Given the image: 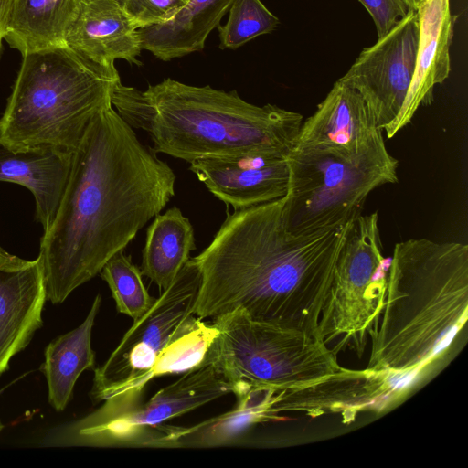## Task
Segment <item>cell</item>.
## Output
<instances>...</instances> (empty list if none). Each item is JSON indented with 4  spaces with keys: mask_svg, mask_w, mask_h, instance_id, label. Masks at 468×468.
<instances>
[{
    "mask_svg": "<svg viewBox=\"0 0 468 468\" xmlns=\"http://www.w3.org/2000/svg\"><path fill=\"white\" fill-rule=\"evenodd\" d=\"M199 284L197 266L190 258L151 309L133 321L108 359L94 369L93 401L139 398L154 378L189 369L186 335L199 319L193 312Z\"/></svg>",
    "mask_w": 468,
    "mask_h": 468,
    "instance_id": "obj_7",
    "label": "cell"
},
{
    "mask_svg": "<svg viewBox=\"0 0 468 468\" xmlns=\"http://www.w3.org/2000/svg\"><path fill=\"white\" fill-rule=\"evenodd\" d=\"M196 249L194 229L181 210L174 207L156 215L146 231L142 254V274L166 290Z\"/></svg>",
    "mask_w": 468,
    "mask_h": 468,
    "instance_id": "obj_22",
    "label": "cell"
},
{
    "mask_svg": "<svg viewBox=\"0 0 468 468\" xmlns=\"http://www.w3.org/2000/svg\"><path fill=\"white\" fill-rule=\"evenodd\" d=\"M229 13L227 23L218 26L221 49H236L279 25V19L261 0H234Z\"/></svg>",
    "mask_w": 468,
    "mask_h": 468,
    "instance_id": "obj_24",
    "label": "cell"
},
{
    "mask_svg": "<svg viewBox=\"0 0 468 468\" xmlns=\"http://www.w3.org/2000/svg\"><path fill=\"white\" fill-rule=\"evenodd\" d=\"M46 301L39 257L25 260L0 246V376L43 325Z\"/></svg>",
    "mask_w": 468,
    "mask_h": 468,
    "instance_id": "obj_13",
    "label": "cell"
},
{
    "mask_svg": "<svg viewBox=\"0 0 468 468\" xmlns=\"http://www.w3.org/2000/svg\"><path fill=\"white\" fill-rule=\"evenodd\" d=\"M176 175L111 104L72 154L56 217L40 239L47 301L63 303L123 251L175 196Z\"/></svg>",
    "mask_w": 468,
    "mask_h": 468,
    "instance_id": "obj_1",
    "label": "cell"
},
{
    "mask_svg": "<svg viewBox=\"0 0 468 468\" xmlns=\"http://www.w3.org/2000/svg\"><path fill=\"white\" fill-rule=\"evenodd\" d=\"M111 103L132 128L150 135L157 154L189 164L244 155L286 158L303 123L299 112L251 104L236 90L192 86L170 78L144 91L120 81Z\"/></svg>",
    "mask_w": 468,
    "mask_h": 468,
    "instance_id": "obj_3",
    "label": "cell"
},
{
    "mask_svg": "<svg viewBox=\"0 0 468 468\" xmlns=\"http://www.w3.org/2000/svg\"><path fill=\"white\" fill-rule=\"evenodd\" d=\"M283 197L228 213L193 258L200 275L196 316L239 309L255 321L321 335L322 308L355 218L294 235L283 225Z\"/></svg>",
    "mask_w": 468,
    "mask_h": 468,
    "instance_id": "obj_2",
    "label": "cell"
},
{
    "mask_svg": "<svg viewBox=\"0 0 468 468\" xmlns=\"http://www.w3.org/2000/svg\"><path fill=\"white\" fill-rule=\"evenodd\" d=\"M359 164L389 154L383 131L362 96L341 79L303 121L293 148Z\"/></svg>",
    "mask_w": 468,
    "mask_h": 468,
    "instance_id": "obj_12",
    "label": "cell"
},
{
    "mask_svg": "<svg viewBox=\"0 0 468 468\" xmlns=\"http://www.w3.org/2000/svg\"><path fill=\"white\" fill-rule=\"evenodd\" d=\"M4 429V425L0 423V431Z\"/></svg>",
    "mask_w": 468,
    "mask_h": 468,
    "instance_id": "obj_29",
    "label": "cell"
},
{
    "mask_svg": "<svg viewBox=\"0 0 468 468\" xmlns=\"http://www.w3.org/2000/svg\"><path fill=\"white\" fill-rule=\"evenodd\" d=\"M383 256L378 212L360 214L351 223L340 250L318 324L327 344L336 337H364L384 306L390 262Z\"/></svg>",
    "mask_w": 468,
    "mask_h": 468,
    "instance_id": "obj_10",
    "label": "cell"
},
{
    "mask_svg": "<svg viewBox=\"0 0 468 468\" xmlns=\"http://www.w3.org/2000/svg\"><path fill=\"white\" fill-rule=\"evenodd\" d=\"M66 45L101 66L113 67L117 59L142 65L138 28L116 0H82Z\"/></svg>",
    "mask_w": 468,
    "mask_h": 468,
    "instance_id": "obj_17",
    "label": "cell"
},
{
    "mask_svg": "<svg viewBox=\"0 0 468 468\" xmlns=\"http://www.w3.org/2000/svg\"><path fill=\"white\" fill-rule=\"evenodd\" d=\"M212 320L218 335L208 359L236 397L251 388H303L344 369L319 334L255 321L239 309Z\"/></svg>",
    "mask_w": 468,
    "mask_h": 468,
    "instance_id": "obj_6",
    "label": "cell"
},
{
    "mask_svg": "<svg viewBox=\"0 0 468 468\" xmlns=\"http://www.w3.org/2000/svg\"><path fill=\"white\" fill-rule=\"evenodd\" d=\"M232 386L211 360L185 372L147 401L113 397L93 412L54 432L59 446H143L150 431L226 394Z\"/></svg>",
    "mask_w": 468,
    "mask_h": 468,
    "instance_id": "obj_9",
    "label": "cell"
},
{
    "mask_svg": "<svg viewBox=\"0 0 468 468\" xmlns=\"http://www.w3.org/2000/svg\"><path fill=\"white\" fill-rule=\"evenodd\" d=\"M234 0H188L168 22L138 29L142 49L169 61L202 51Z\"/></svg>",
    "mask_w": 468,
    "mask_h": 468,
    "instance_id": "obj_19",
    "label": "cell"
},
{
    "mask_svg": "<svg viewBox=\"0 0 468 468\" xmlns=\"http://www.w3.org/2000/svg\"><path fill=\"white\" fill-rule=\"evenodd\" d=\"M73 153L50 147L12 150L0 144V181L27 187L43 233L51 226L69 180Z\"/></svg>",
    "mask_w": 468,
    "mask_h": 468,
    "instance_id": "obj_18",
    "label": "cell"
},
{
    "mask_svg": "<svg viewBox=\"0 0 468 468\" xmlns=\"http://www.w3.org/2000/svg\"><path fill=\"white\" fill-rule=\"evenodd\" d=\"M189 170L211 194L234 210L282 198L288 191L286 158L264 155L204 158L192 162Z\"/></svg>",
    "mask_w": 468,
    "mask_h": 468,
    "instance_id": "obj_15",
    "label": "cell"
},
{
    "mask_svg": "<svg viewBox=\"0 0 468 468\" xmlns=\"http://www.w3.org/2000/svg\"><path fill=\"white\" fill-rule=\"evenodd\" d=\"M399 373L371 369L345 368L333 376L308 386L277 391L270 404L271 413L276 417L283 411H300L312 417L341 413L351 417L362 410L386 400L400 380H394Z\"/></svg>",
    "mask_w": 468,
    "mask_h": 468,
    "instance_id": "obj_14",
    "label": "cell"
},
{
    "mask_svg": "<svg viewBox=\"0 0 468 468\" xmlns=\"http://www.w3.org/2000/svg\"><path fill=\"white\" fill-rule=\"evenodd\" d=\"M188 0H116L138 29L171 20Z\"/></svg>",
    "mask_w": 468,
    "mask_h": 468,
    "instance_id": "obj_25",
    "label": "cell"
},
{
    "mask_svg": "<svg viewBox=\"0 0 468 468\" xmlns=\"http://www.w3.org/2000/svg\"><path fill=\"white\" fill-rule=\"evenodd\" d=\"M468 247L410 239L395 244L380 322L368 330L367 369L407 373L445 348L467 320Z\"/></svg>",
    "mask_w": 468,
    "mask_h": 468,
    "instance_id": "obj_4",
    "label": "cell"
},
{
    "mask_svg": "<svg viewBox=\"0 0 468 468\" xmlns=\"http://www.w3.org/2000/svg\"><path fill=\"white\" fill-rule=\"evenodd\" d=\"M82 0H13L5 41L22 56L66 45Z\"/></svg>",
    "mask_w": 468,
    "mask_h": 468,
    "instance_id": "obj_21",
    "label": "cell"
},
{
    "mask_svg": "<svg viewBox=\"0 0 468 468\" xmlns=\"http://www.w3.org/2000/svg\"><path fill=\"white\" fill-rule=\"evenodd\" d=\"M289 185L282 221L294 235L333 228L361 214L369 194L398 182V160L390 154L364 163L292 149L286 157Z\"/></svg>",
    "mask_w": 468,
    "mask_h": 468,
    "instance_id": "obj_8",
    "label": "cell"
},
{
    "mask_svg": "<svg viewBox=\"0 0 468 468\" xmlns=\"http://www.w3.org/2000/svg\"><path fill=\"white\" fill-rule=\"evenodd\" d=\"M101 303V296L97 294L84 321L46 347L41 371L48 384V402L56 411L66 409L81 373L94 368L91 334Z\"/></svg>",
    "mask_w": 468,
    "mask_h": 468,
    "instance_id": "obj_20",
    "label": "cell"
},
{
    "mask_svg": "<svg viewBox=\"0 0 468 468\" xmlns=\"http://www.w3.org/2000/svg\"><path fill=\"white\" fill-rule=\"evenodd\" d=\"M376 26L378 37L388 34L411 10L405 0H358Z\"/></svg>",
    "mask_w": 468,
    "mask_h": 468,
    "instance_id": "obj_26",
    "label": "cell"
},
{
    "mask_svg": "<svg viewBox=\"0 0 468 468\" xmlns=\"http://www.w3.org/2000/svg\"><path fill=\"white\" fill-rule=\"evenodd\" d=\"M405 1L411 10H416L417 5L420 0H405Z\"/></svg>",
    "mask_w": 468,
    "mask_h": 468,
    "instance_id": "obj_28",
    "label": "cell"
},
{
    "mask_svg": "<svg viewBox=\"0 0 468 468\" xmlns=\"http://www.w3.org/2000/svg\"><path fill=\"white\" fill-rule=\"evenodd\" d=\"M22 58L0 118V144L74 153L95 114L111 104L121 81L115 66L88 60L67 45Z\"/></svg>",
    "mask_w": 468,
    "mask_h": 468,
    "instance_id": "obj_5",
    "label": "cell"
},
{
    "mask_svg": "<svg viewBox=\"0 0 468 468\" xmlns=\"http://www.w3.org/2000/svg\"><path fill=\"white\" fill-rule=\"evenodd\" d=\"M13 0H0V59L3 52V41L6 35L12 10Z\"/></svg>",
    "mask_w": 468,
    "mask_h": 468,
    "instance_id": "obj_27",
    "label": "cell"
},
{
    "mask_svg": "<svg viewBox=\"0 0 468 468\" xmlns=\"http://www.w3.org/2000/svg\"><path fill=\"white\" fill-rule=\"evenodd\" d=\"M419 19L410 10L388 34L365 48L340 79L355 89L383 131L399 114L415 67Z\"/></svg>",
    "mask_w": 468,
    "mask_h": 468,
    "instance_id": "obj_11",
    "label": "cell"
},
{
    "mask_svg": "<svg viewBox=\"0 0 468 468\" xmlns=\"http://www.w3.org/2000/svg\"><path fill=\"white\" fill-rule=\"evenodd\" d=\"M415 11L420 31L414 72L399 114L383 129L388 138L408 125L420 106L432 101L435 85L442 83L451 71L456 16L451 13L450 0H420Z\"/></svg>",
    "mask_w": 468,
    "mask_h": 468,
    "instance_id": "obj_16",
    "label": "cell"
},
{
    "mask_svg": "<svg viewBox=\"0 0 468 468\" xmlns=\"http://www.w3.org/2000/svg\"><path fill=\"white\" fill-rule=\"evenodd\" d=\"M100 274L112 292L117 311L133 321L144 316L154 304L156 298L145 288L141 269L123 251L113 255Z\"/></svg>",
    "mask_w": 468,
    "mask_h": 468,
    "instance_id": "obj_23",
    "label": "cell"
}]
</instances>
